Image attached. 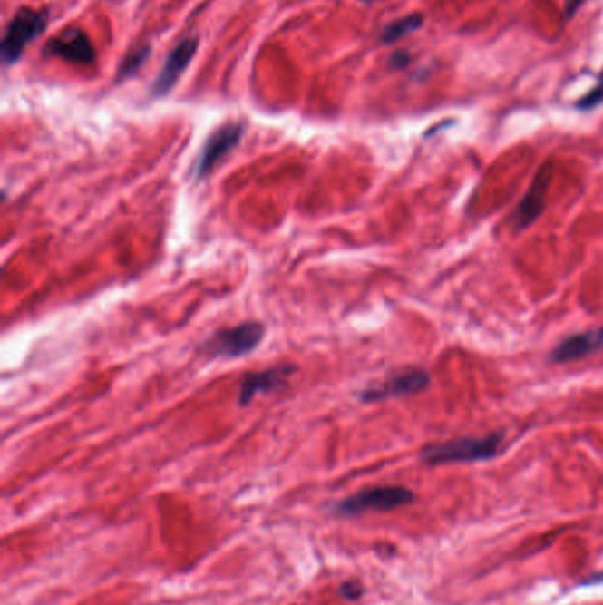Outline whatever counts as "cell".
Listing matches in <instances>:
<instances>
[{
    "instance_id": "obj_13",
    "label": "cell",
    "mask_w": 603,
    "mask_h": 605,
    "mask_svg": "<svg viewBox=\"0 0 603 605\" xmlns=\"http://www.w3.org/2000/svg\"><path fill=\"white\" fill-rule=\"evenodd\" d=\"M149 54H151V48H149V44H141V46L133 48L131 52H128V54H126V57L122 59L121 66H119L117 80L121 82V80H126V78L133 76V74L139 72V70L142 68L143 64H145V61H147Z\"/></svg>"
},
{
    "instance_id": "obj_11",
    "label": "cell",
    "mask_w": 603,
    "mask_h": 605,
    "mask_svg": "<svg viewBox=\"0 0 603 605\" xmlns=\"http://www.w3.org/2000/svg\"><path fill=\"white\" fill-rule=\"evenodd\" d=\"M600 349H603V327L598 331L569 337L552 351L550 357L556 363H569L589 356Z\"/></svg>"
},
{
    "instance_id": "obj_15",
    "label": "cell",
    "mask_w": 603,
    "mask_h": 605,
    "mask_svg": "<svg viewBox=\"0 0 603 605\" xmlns=\"http://www.w3.org/2000/svg\"><path fill=\"white\" fill-rule=\"evenodd\" d=\"M603 102V80L600 82V85L593 91V93H589L588 96H584V100L579 103V108H593L597 107L598 103H602Z\"/></svg>"
},
{
    "instance_id": "obj_9",
    "label": "cell",
    "mask_w": 603,
    "mask_h": 605,
    "mask_svg": "<svg viewBox=\"0 0 603 605\" xmlns=\"http://www.w3.org/2000/svg\"><path fill=\"white\" fill-rule=\"evenodd\" d=\"M44 54L61 57L73 64H92L96 61V48L82 29H72L50 39Z\"/></svg>"
},
{
    "instance_id": "obj_2",
    "label": "cell",
    "mask_w": 603,
    "mask_h": 605,
    "mask_svg": "<svg viewBox=\"0 0 603 605\" xmlns=\"http://www.w3.org/2000/svg\"><path fill=\"white\" fill-rule=\"evenodd\" d=\"M50 22V15L46 9L22 7L15 13L11 22L7 24L5 34L2 37V61L4 64H15L29 43L41 36Z\"/></svg>"
},
{
    "instance_id": "obj_8",
    "label": "cell",
    "mask_w": 603,
    "mask_h": 605,
    "mask_svg": "<svg viewBox=\"0 0 603 605\" xmlns=\"http://www.w3.org/2000/svg\"><path fill=\"white\" fill-rule=\"evenodd\" d=\"M428 385H430V376L426 374L425 370H418V368L404 370V372L391 376L384 383L368 388L361 395V398L365 402H377V400H386V398L407 396V395L423 392Z\"/></svg>"
},
{
    "instance_id": "obj_16",
    "label": "cell",
    "mask_w": 603,
    "mask_h": 605,
    "mask_svg": "<svg viewBox=\"0 0 603 605\" xmlns=\"http://www.w3.org/2000/svg\"><path fill=\"white\" fill-rule=\"evenodd\" d=\"M390 64L393 68L400 70V68H404V66L409 64V55H407L405 52H398V54H394V55L391 57Z\"/></svg>"
},
{
    "instance_id": "obj_3",
    "label": "cell",
    "mask_w": 603,
    "mask_h": 605,
    "mask_svg": "<svg viewBox=\"0 0 603 605\" xmlns=\"http://www.w3.org/2000/svg\"><path fill=\"white\" fill-rule=\"evenodd\" d=\"M264 335L266 327L260 322H241L238 326L218 331L202 346V351L209 357L234 359L247 356L260 346Z\"/></svg>"
},
{
    "instance_id": "obj_4",
    "label": "cell",
    "mask_w": 603,
    "mask_h": 605,
    "mask_svg": "<svg viewBox=\"0 0 603 605\" xmlns=\"http://www.w3.org/2000/svg\"><path fill=\"white\" fill-rule=\"evenodd\" d=\"M413 501L414 494L405 487H375L344 499L336 506V512L344 517H355L370 510L390 512L400 506H407Z\"/></svg>"
},
{
    "instance_id": "obj_6",
    "label": "cell",
    "mask_w": 603,
    "mask_h": 605,
    "mask_svg": "<svg viewBox=\"0 0 603 605\" xmlns=\"http://www.w3.org/2000/svg\"><path fill=\"white\" fill-rule=\"evenodd\" d=\"M197 48H199L197 37H184L179 44L172 48V52L167 55L161 66V72L152 83V96L163 98L176 87L180 74L186 72V68L193 61Z\"/></svg>"
},
{
    "instance_id": "obj_7",
    "label": "cell",
    "mask_w": 603,
    "mask_h": 605,
    "mask_svg": "<svg viewBox=\"0 0 603 605\" xmlns=\"http://www.w3.org/2000/svg\"><path fill=\"white\" fill-rule=\"evenodd\" d=\"M552 182V163H545L538 174L532 179L531 186L524 199L520 200L519 208L513 214V229L517 232L528 229L536 221V218L545 210V197L549 193Z\"/></svg>"
},
{
    "instance_id": "obj_17",
    "label": "cell",
    "mask_w": 603,
    "mask_h": 605,
    "mask_svg": "<svg viewBox=\"0 0 603 605\" xmlns=\"http://www.w3.org/2000/svg\"><path fill=\"white\" fill-rule=\"evenodd\" d=\"M584 4V0H567V16H573L577 13V9Z\"/></svg>"
},
{
    "instance_id": "obj_10",
    "label": "cell",
    "mask_w": 603,
    "mask_h": 605,
    "mask_svg": "<svg viewBox=\"0 0 603 605\" xmlns=\"http://www.w3.org/2000/svg\"><path fill=\"white\" fill-rule=\"evenodd\" d=\"M296 372L294 365H278L262 372H255L245 377L239 393V405H248L249 402L266 393L277 392L287 386V381Z\"/></svg>"
},
{
    "instance_id": "obj_18",
    "label": "cell",
    "mask_w": 603,
    "mask_h": 605,
    "mask_svg": "<svg viewBox=\"0 0 603 605\" xmlns=\"http://www.w3.org/2000/svg\"><path fill=\"white\" fill-rule=\"evenodd\" d=\"M363 2H374V0H363Z\"/></svg>"
},
{
    "instance_id": "obj_1",
    "label": "cell",
    "mask_w": 603,
    "mask_h": 605,
    "mask_svg": "<svg viewBox=\"0 0 603 605\" xmlns=\"http://www.w3.org/2000/svg\"><path fill=\"white\" fill-rule=\"evenodd\" d=\"M502 443L501 434L487 437H462L439 444H430L422 452V461L430 465L457 463H480L494 459Z\"/></svg>"
},
{
    "instance_id": "obj_5",
    "label": "cell",
    "mask_w": 603,
    "mask_h": 605,
    "mask_svg": "<svg viewBox=\"0 0 603 605\" xmlns=\"http://www.w3.org/2000/svg\"><path fill=\"white\" fill-rule=\"evenodd\" d=\"M245 135V126L241 122H229L221 128H218L213 135L204 143L200 156L197 160V178H206L211 174L218 163L241 142Z\"/></svg>"
},
{
    "instance_id": "obj_14",
    "label": "cell",
    "mask_w": 603,
    "mask_h": 605,
    "mask_svg": "<svg viewBox=\"0 0 603 605\" xmlns=\"http://www.w3.org/2000/svg\"><path fill=\"white\" fill-rule=\"evenodd\" d=\"M340 595L351 602H355L357 599H361L363 595V586L357 581H347L340 586Z\"/></svg>"
},
{
    "instance_id": "obj_12",
    "label": "cell",
    "mask_w": 603,
    "mask_h": 605,
    "mask_svg": "<svg viewBox=\"0 0 603 605\" xmlns=\"http://www.w3.org/2000/svg\"><path fill=\"white\" fill-rule=\"evenodd\" d=\"M422 25H423V16L414 13V15H409V16H404L400 20L391 22L390 25L384 29L381 39L384 43H393V41H398L404 36H409V34L416 33Z\"/></svg>"
}]
</instances>
